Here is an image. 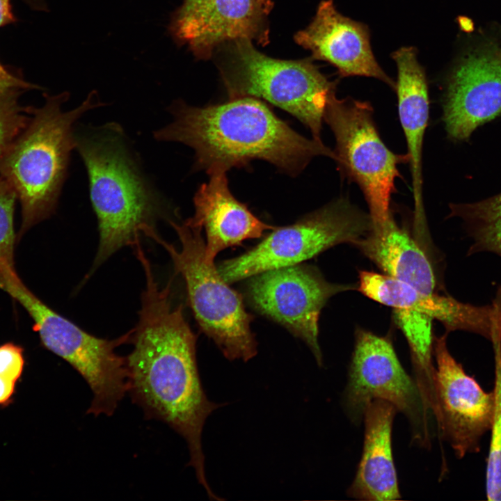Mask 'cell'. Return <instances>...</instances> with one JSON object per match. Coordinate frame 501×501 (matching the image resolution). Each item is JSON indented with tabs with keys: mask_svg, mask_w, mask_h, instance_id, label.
<instances>
[{
	"mask_svg": "<svg viewBox=\"0 0 501 501\" xmlns=\"http://www.w3.org/2000/svg\"><path fill=\"white\" fill-rule=\"evenodd\" d=\"M15 21L10 0H0V28Z\"/></svg>",
	"mask_w": 501,
	"mask_h": 501,
	"instance_id": "obj_28",
	"label": "cell"
},
{
	"mask_svg": "<svg viewBox=\"0 0 501 501\" xmlns=\"http://www.w3.org/2000/svg\"><path fill=\"white\" fill-rule=\"evenodd\" d=\"M397 67L395 90L400 123L406 141L412 191L414 219L418 230L425 224L423 202L422 149L429 118V98L427 77L413 47H402L392 54Z\"/></svg>",
	"mask_w": 501,
	"mask_h": 501,
	"instance_id": "obj_18",
	"label": "cell"
},
{
	"mask_svg": "<svg viewBox=\"0 0 501 501\" xmlns=\"http://www.w3.org/2000/svg\"><path fill=\"white\" fill-rule=\"evenodd\" d=\"M358 289L365 296L393 309L420 312L440 321L447 333L464 331L479 335L492 344L501 341V301L475 305L452 296L421 291L386 274L361 271Z\"/></svg>",
	"mask_w": 501,
	"mask_h": 501,
	"instance_id": "obj_13",
	"label": "cell"
},
{
	"mask_svg": "<svg viewBox=\"0 0 501 501\" xmlns=\"http://www.w3.org/2000/svg\"><path fill=\"white\" fill-rule=\"evenodd\" d=\"M295 40L316 59L334 66L341 77L375 78L395 88L396 82L374 56L367 26L339 13L333 0L319 3L312 22L296 34Z\"/></svg>",
	"mask_w": 501,
	"mask_h": 501,
	"instance_id": "obj_15",
	"label": "cell"
},
{
	"mask_svg": "<svg viewBox=\"0 0 501 501\" xmlns=\"http://www.w3.org/2000/svg\"><path fill=\"white\" fill-rule=\"evenodd\" d=\"M397 410L390 403L374 399L364 412L363 453L349 495L363 500L401 498L391 443L392 425Z\"/></svg>",
	"mask_w": 501,
	"mask_h": 501,
	"instance_id": "obj_19",
	"label": "cell"
},
{
	"mask_svg": "<svg viewBox=\"0 0 501 501\" xmlns=\"http://www.w3.org/2000/svg\"><path fill=\"white\" fill-rule=\"evenodd\" d=\"M40 89V86L29 83L13 74L0 63V89Z\"/></svg>",
	"mask_w": 501,
	"mask_h": 501,
	"instance_id": "obj_26",
	"label": "cell"
},
{
	"mask_svg": "<svg viewBox=\"0 0 501 501\" xmlns=\"http://www.w3.org/2000/svg\"><path fill=\"white\" fill-rule=\"evenodd\" d=\"M368 102L335 93L329 99L324 120L335 138V161L340 171L362 191L372 225L383 223L392 214V194L400 177L398 165L408 162L407 154L392 152L383 142Z\"/></svg>",
	"mask_w": 501,
	"mask_h": 501,
	"instance_id": "obj_7",
	"label": "cell"
},
{
	"mask_svg": "<svg viewBox=\"0 0 501 501\" xmlns=\"http://www.w3.org/2000/svg\"><path fill=\"white\" fill-rule=\"evenodd\" d=\"M168 111L173 121L154 132V138L189 146L193 168L209 175L262 159L296 176L315 157L336 159L321 141L301 136L255 97L204 107L175 101Z\"/></svg>",
	"mask_w": 501,
	"mask_h": 501,
	"instance_id": "obj_2",
	"label": "cell"
},
{
	"mask_svg": "<svg viewBox=\"0 0 501 501\" xmlns=\"http://www.w3.org/2000/svg\"><path fill=\"white\" fill-rule=\"evenodd\" d=\"M443 109L447 136L456 141L500 116L501 54L483 49L465 56L449 77Z\"/></svg>",
	"mask_w": 501,
	"mask_h": 501,
	"instance_id": "obj_14",
	"label": "cell"
},
{
	"mask_svg": "<svg viewBox=\"0 0 501 501\" xmlns=\"http://www.w3.org/2000/svg\"><path fill=\"white\" fill-rule=\"evenodd\" d=\"M225 172L210 174L194 198V215L187 218L204 228L206 234L205 258L213 263L223 250L239 245L249 239L259 238L276 227L260 221L232 194Z\"/></svg>",
	"mask_w": 501,
	"mask_h": 501,
	"instance_id": "obj_17",
	"label": "cell"
},
{
	"mask_svg": "<svg viewBox=\"0 0 501 501\" xmlns=\"http://www.w3.org/2000/svg\"><path fill=\"white\" fill-rule=\"evenodd\" d=\"M145 276L131 353L125 356L129 393L145 417L167 424L186 441L191 466L210 500L218 496L207 481L202 433L208 416L224 406L211 401L200 378L196 336L182 305H172L170 281L160 287L144 253L138 257Z\"/></svg>",
	"mask_w": 501,
	"mask_h": 501,
	"instance_id": "obj_1",
	"label": "cell"
},
{
	"mask_svg": "<svg viewBox=\"0 0 501 501\" xmlns=\"http://www.w3.org/2000/svg\"><path fill=\"white\" fill-rule=\"evenodd\" d=\"M29 6L36 10L46 11L47 10V4L44 0H24Z\"/></svg>",
	"mask_w": 501,
	"mask_h": 501,
	"instance_id": "obj_30",
	"label": "cell"
},
{
	"mask_svg": "<svg viewBox=\"0 0 501 501\" xmlns=\"http://www.w3.org/2000/svg\"><path fill=\"white\" fill-rule=\"evenodd\" d=\"M374 399L392 404L411 422L416 440L423 445L429 444L430 413L415 381L401 366L390 339L358 328L346 404L351 415L358 418Z\"/></svg>",
	"mask_w": 501,
	"mask_h": 501,
	"instance_id": "obj_10",
	"label": "cell"
},
{
	"mask_svg": "<svg viewBox=\"0 0 501 501\" xmlns=\"http://www.w3.org/2000/svg\"><path fill=\"white\" fill-rule=\"evenodd\" d=\"M24 363L21 346L13 342L0 345V376L16 383L22 376Z\"/></svg>",
	"mask_w": 501,
	"mask_h": 501,
	"instance_id": "obj_25",
	"label": "cell"
},
{
	"mask_svg": "<svg viewBox=\"0 0 501 501\" xmlns=\"http://www.w3.org/2000/svg\"><path fill=\"white\" fill-rule=\"evenodd\" d=\"M23 90L0 89V157L27 125L32 107H24L19 97Z\"/></svg>",
	"mask_w": 501,
	"mask_h": 501,
	"instance_id": "obj_23",
	"label": "cell"
},
{
	"mask_svg": "<svg viewBox=\"0 0 501 501\" xmlns=\"http://www.w3.org/2000/svg\"><path fill=\"white\" fill-rule=\"evenodd\" d=\"M74 141L86 168L100 234L89 276L117 250L133 246L141 234L155 228L164 205L119 125L75 130Z\"/></svg>",
	"mask_w": 501,
	"mask_h": 501,
	"instance_id": "obj_3",
	"label": "cell"
},
{
	"mask_svg": "<svg viewBox=\"0 0 501 501\" xmlns=\"http://www.w3.org/2000/svg\"><path fill=\"white\" fill-rule=\"evenodd\" d=\"M353 245L384 274L424 292H435L436 276L429 260L392 214L383 223L372 225L368 233Z\"/></svg>",
	"mask_w": 501,
	"mask_h": 501,
	"instance_id": "obj_20",
	"label": "cell"
},
{
	"mask_svg": "<svg viewBox=\"0 0 501 501\" xmlns=\"http://www.w3.org/2000/svg\"><path fill=\"white\" fill-rule=\"evenodd\" d=\"M16 194L0 177V264L15 268L14 248L17 237L14 228Z\"/></svg>",
	"mask_w": 501,
	"mask_h": 501,
	"instance_id": "obj_24",
	"label": "cell"
},
{
	"mask_svg": "<svg viewBox=\"0 0 501 501\" xmlns=\"http://www.w3.org/2000/svg\"><path fill=\"white\" fill-rule=\"evenodd\" d=\"M230 100L262 98L287 111L321 140L326 106L335 93L330 81L308 61H285L269 57L249 40H234L230 61L222 67Z\"/></svg>",
	"mask_w": 501,
	"mask_h": 501,
	"instance_id": "obj_6",
	"label": "cell"
},
{
	"mask_svg": "<svg viewBox=\"0 0 501 501\" xmlns=\"http://www.w3.org/2000/svg\"><path fill=\"white\" fill-rule=\"evenodd\" d=\"M449 207V216L460 218L471 239L468 256L490 253L501 257V193L477 202L451 203Z\"/></svg>",
	"mask_w": 501,
	"mask_h": 501,
	"instance_id": "obj_21",
	"label": "cell"
},
{
	"mask_svg": "<svg viewBox=\"0 0 501 501\" xmlns=\"http://www.w3.org/2000/svg\"><path fill=\"white\" fill-rule=\"evenodd\" d=\"M371 228L369 214L340 198L292 225L276 228L255 247L222 262L217 269L231 284L266 271L301 264L340 244H353Z\"/></svg>",
	"mask_w": 501,
	"mask_h": 501,
	"instance_id": "obj_8",
	"label": "cell"
},
{
	"mask_svg": "<svg viewBox=\"0 0 501 501\" xmlns=\"http://www.w3.org/2000/svg\"><path fill=\"white\" fill-rule=\"evenodd\" d=\"M15 383L0 376V407L10 404L15 394Z\"/></svg>",
	"mask_w": 501,
	"mask_h": 501,
	"instance_id": "obj_27",
	"label": "cell"
},
{
	"mask_svg": "<svg viewBox=\"0 0 501 501\" xmlns=\"http://www.w3.org/2000/svg\"><path fill=\"white\" fill-rule=\"evenodd\" d=\"M495 411L486 469L488 500L501 501V347H495Z\"/></svg>",
	"mask_w": 501,
	"mask_h": 501,
	"instance_id": "obj_22",
	"label": "cell"
},
{
	"mask_svg": "<svg viewBox=\"0 0 501 501\" xmlns=\"http://www.w3.org/2000/svg\"><path fill=\"white\" fill-rule=\"evenodd\" d=\"M45 97L43 105L32 109L26 127L0 157V177L21 205L18 240L56 211L75 149L77 122L88 111L105 105L95 90L68 111L63 110L68 92Z\"/></svg>",
	"mask_w": 501,
	"mask_h": 501,
	"instance_id": "obj_4",
	"label": "cell"
},
{
	"mask_svg": "<svg viewBox=\"0 0 501 501\" xmlns=\"http://www.w3.org/2000/svg\"><path fill=\"white\" fill-rule=\"evenodd\" d=\"M249 278L246 294L253 308L302 340L321 366L318 341L321 311L332 296L354 287L330 283L317 268L301 264Z\"/></svg>",
	"mask_w": 501,
	"mask_h": 501,
	"instance_id": "obj_11",
	"label": "cell"
},
{
	"mask_svg": "<svg viewBox=\"0 0 501 501\" xmlns=\"http://www.w3.org/2000/svg\"><path fill=\"white\" fill-rule=\"evenodd\" d=\"M209 0H183L182 6L175 14L183 15L191 12Z\"/></svg>",
	"mask_w": 501,
	"mask_h": 501,
	"instance_id": "obj_29",
	"label": "cell"
},
{
	"mask_svg": "<svg viewBox=\"0 0 501 501\" xmlns=\"http://www.w3.org/2000/svg\"><path fill=\"white\" fill-rule=\"evenodd\" d=\"M268 0H209L190 13L175 14L174 37L204 56L228 40L261 39L270 10Z\"/></svg>",
	"mask_w": 501,
	"mask_h": 501,
	"instance_id": "obj_16",
	"label": "cell"
},
{
	"mask_svg": "<svg viewBox=\"0 0 501 501\" xmlns=\"http://www.w3.org/2000/svg\"><path fill=\"white\" fill-rule=\"evenodd\" d=\"M447 333L434 337L435 416L441 437L457 458L481 450V440L490 431L495 411L493 390L485 391L474 376L452 356Z\"/></svg>",
	"mask_w": 501,
	"mask_h": 501,
	"instance_id": "obj_12",
	"label": "cell"
},
{
	"mask_svg": "<svg viewBox=\"0 0 501 501\" xmlns=\"http://www.w3.org/2000/svg\"><path fill=\"white\" fill-rule=\"evenodd\" d=\"M21 305L33 320L42 345L67 362L81 374L93 392L86 413L111 416L128 392L126 357L116 349L130 343L132 329L113 340L96 337L54 310L33 292Z\"/></svg>",
	"mask_w": 501,
	"mask_h": 501,
	"instance_id": "obj_9",
	"label": "cell"
},
{
	"mask_svg": "<svg viewBox=\"0 0 501 501\" xmlns=\"http://www.w3.org/2000/svg\"><path fill=\"white\" fill-rule=\"evenodd\" d=\"M180 241V249L166 241L155 228L145 235L162 246L172 259L176 273L185 281L189 302L200 330L230 360L248 361L257 355V343L251 331L253 316L241 296L230 287L213 263L205 258L202 228L188 219L169 220Z\"/></svg>",
	"mask_w": 501,
	"mask_h": 501,
	"instance_id": "obj_5",
	"label": "cell"
}]
</instances>
